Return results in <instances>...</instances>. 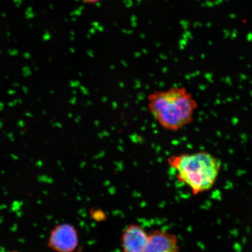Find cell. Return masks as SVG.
Returning <instances> with one entry per match:
<instances>
[{"label":"cell","mask_w":252,"mask_h":252,"mask_svg":"<svg viewBox=\"0 0 252 252\" xmlns=\"http://www.w3.org/2000/svg\"><path fill=\"white\" fill-rule=\"evenodd\" d=\"M169 165L176 172V178L196 195L210 190L219 175L220 160L207 151L184 153L169 157Z\"/></svg>","instance_id":"cell-2"},{"label":"cell","mask_w":252,"mask_h":252,"mask_svg":"<svg viewBox=\"0 0 252 252\" xmlns=\"http://www.w3.org/2000/svg\"><path fill=\"white\" fill-rule=\"evenodd\" d=\"M151 115L163 128L178 131L194 121L198 102L188 88L172 86L156 90L147 97Z\"/></svg>","instance_id":"cell-1"},{"label":"cell","mask_w":252,"mask_h":252,"mask_svg":"<svg viewBox=\"0 0 252 252\" xmlns=\"http://www.w3.org/2000/svg\"><path fill=\"white\" fill-rule=\"evenodd\" d=\"M181 250L178 236L165 230H153L148 235L145 252H178Z\"/></svg>","instance_id":"cell-4"},{"label":"cell","mask_w":252,"mask_h":252,"mask_svg":"<svg viewBox=\"0 0 252 252\" xmlns=\"http://www.w3.org/2000/svg\"><path fill=\"white\" fill-rule=\"evenodd\" d=\"M81 1L87 4H94L102 1V0H81Z\"/></svg>","instance_id":"cell-7"},{"label":"cell","mask_w":252,"mask_h":252,"mask_svg":"<svg viewBox=\"0 0 252 252\" xmlns=\"http://www.w3.org/2000/svg\"><path fill=\"white\" fill-rule=\"evenodd\" d=\"M148 233L141 225H128L123 231L121 241L125 252H145L148 242Z\"/></svg>","instance_id":"cell-5"},{"label":"cell","mask_w":252,"mask_h":252,"mask_svg":"<svg viewBox=\"0 0 252 252\" xmlns=\"http://www.w3.org/2000/svg\"><path fill=\"white\" fill-rule=\"evenodd\" d=\"M90 214L91 218L96 222H102L106 220L107 217L105 212L97 208H92L90 211Z\"/></svg>","instance_id":"cell-6"},{"label":"cell","mask_w":252,"mask_h":252,"mask_svg":"<svg viewBox=\"0 0 252 252\" xmlns=\"http://www.w3.org/2000/svg\"><path fill=\"white\" fill-rule=\"evenodd\" d=\"M80 240L77 229L70 223L55 226L50 233L47 247L53 251L72 252L79 248Z\"/></svg>","instance_id":"cell-3"}]
</instances>
